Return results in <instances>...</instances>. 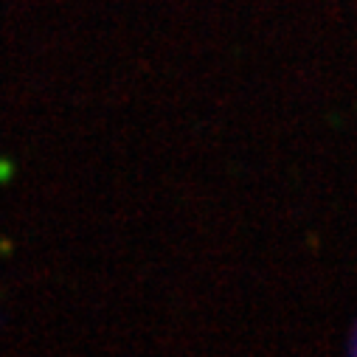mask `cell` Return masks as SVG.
I'll use <instances>...</instances> for the list:
<instances>
[{"instance_id": "obj_1", "label": "cell", "mask_w": 357, "mask_h": 357, "mask_svg": "<svg viewBox=\"0 0 357 357\" xmlns=\"http://www.w3.org/2000/svg\"><path fill=\"white\" fill-rule=\"evenodd\" d=\"M351 351L357 354V329H354V337H351Z\"/></svg>"}]
</instances>
